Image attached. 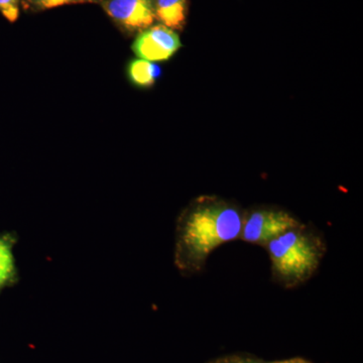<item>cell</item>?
I'll return each instance as SVG.
<instances>
[{
  "label": "cell",
  "instance_id": "6da1fadb",
  "mask_svg": "<svg viewBox=\"0 0 363 363\" xmlns=\"http://www.w3.org/2000/svg\"><path fill=\"white\" fill-rule=\"evenodd\" d=\"M243 212L238 205L216 197H202L178 217L174 264L184 277L200 274L210 255L240 240Z\"/></svg>",
  "mask_w": 363,
  "mask_h": 363
},
{
  "label": "cell",
  "instance_id": "7a4b0ae2",
  "mask_svg": "<svg viewBox=\"0 0 363 363\" xmlns=\"http://www.w3.org/2000/svg\"><path fill=\"white\" fill-rule=\"evenodd\" d=\"M272 279L284 289L298 288L315 276L327 252L323 234L301 223L267 243Z\"/></svg>",
  "mask_w": 363,
  "mask_h": 363
},
{
  "label": "cell",
  "instance_id": "3957f363",
  "mask_svg": "<svg viewBox=\"0 0 363 363\" xmlns=\"http://www.w3.org/2000/svg\"><path fill=\"white\" fill-rule=\"evenodd\" d=\"M302 223L297 217L278 207H253L243 212L240 240L266 247L289 229Z\"/></svg>",
  "mask_w": 363,
  "mask_h": 363
},
{
  "label": "cell",
  "instance_id": "277c9868",
  "mask_svg": "<svg viewBox=\"0 0 363 363\" xmlns=\"http://www.w3.org/2000/svg\"><path fill=\"white\" fill-rule=\"evenodd\" d=\"M181 48L179 35L166 26H156L140 33L133 51L140 59L150 62L167 61Z\"/></svg>",
  "mask_w": 363,
  "mask_h": 363
},
{
  "label": "cell",
  "instance_id": "5b68a950",
  "mask_svg": "<svg viewBox=\"0 0 363 363\" xmlns=\"http://www.w3.org/2000/svg\"><path fill=\"white\" fill-rule=\"evenodd\" d=\"M104 7L109 16L126 30H145L156 18L150 0H108Z\"/></svg>",
  "mask_w": 363,
  "mask_h": 363
},
{
  "label": "cell",
  "instance_id": "8992f818",
  "mask_svg": "<svg viewBox=\"0 0 363 363\" xmlns=\"http://www.w3.org/2000/svg\"><path fill=\"white\" fill-rule=\"evenodd\" d=\"M18 242V235L14 231L0 233V294L20 281V272L13 252Z\"/></svg>",
  "mask_w": 363,
  "mask_h": 363
},
{
  "label": "cell",
  "instance_id": "52a82bcc",
  "mask_svg": "<svg viewBox=\"0 0 363 363\" xmlns=\"http://www.w3.org/2000/svg\"><path fill=\"white\" fill-rule=\"evenodd\" d=\"M155 16L169 28L180 30L186 21V0H156Z\"/></svg>",
  "mask_w": 363,
  "mask_h": 363
},
{
  "label": "cell",
  "instance_id": "ba28073f",
  "mask_svg": "<svg viewBox=\"0 0 363 363\" xmlns=\"http://www.w3.org/2000/svg\"><path fill=\"white\" fill-rule=\"evenodd\" d=\"M128 75L130 82L136 87L149 88L161 77V67L143 59L131 61L128 67Z\"/></svg>",
  "mask_w": 363,
  "mask_h": 363
},
{
  "label": "cell",
  "instance_id": "9c48e42d",
  "mask_svg": "<svg viewBox=\"0 0 363 363\" xmlns=\"http://www.w3.org/2000/svg\"><path fill=\"white\" fill-rule=\"evenodd\" d=\"M207 363H269L262 358L255 357L247 353H233V354L223 355L213 358Z\"/></svg>",
  "mask_w": 363,
  "mask_h": 363
},
{
  "label": "cell",
  "instance_id": "30bf717a",
  "mask_svg": "<svg viewBox=\"0 0 363 363\" xmlns=\"http://www.w3.org/2000/svg\"><path fill=\"white\" fill-rule=\"evenodd\" d=\"M18 4L20 0H0V13L4 14L7 20L13 23L18 20L20 13Z\"/></svg>",
  "mask_w": 363,
  "mask_h": 363
},
{
  "label": "cell",
  "instance_id": "8fae6325",
  "mask_svg": "<svg viewBox=\"0 0 363 363\" xmlns=\"http://www.w3.org/2000/svg\"><path fill=\"white\" fill-rule=\"evenodd\" d=\"M28 1L40 9H52V7L61 6L64 4L82 1V0H28Z\"/></svg>",
  "mask_w": 363,
  "mask_h": 363
},
{
  "label": "cell",
  "instance_id": "7c38bea8",
  "mask_svg": "<svg viewBox=\"0 0 363 363\" xmlns=\"http://www.w3.org/2000/svg\"><path fill=\"white\" fill-rule=\"evenodd\" d=\"M269 363H312L309 360L304 359L301 357L289 358V359L277 360V362H272Z\"/></svg>",
  "mask_w": 363,
  "mask_h": 363
}]
</instances>
